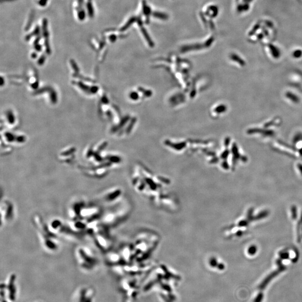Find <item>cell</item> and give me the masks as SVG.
I'll return each mask as SVG.
<instances>
[{"mask_svg":"<svg viewBox=\"0 0 302 302\" xmlns=\"http://www.w3.org/2000/svg\"><path fill=\"white\" fill-rule=\"evenodd\" d=\"M256 247H251L249 248V250H248V252H249V253L251 254V255H252L253 253H255L256 252Z\"/></svg>","mask_w":302,"mask_h":302,"instance_id":"6da1fadb","label":"cell"}]
</instances>
